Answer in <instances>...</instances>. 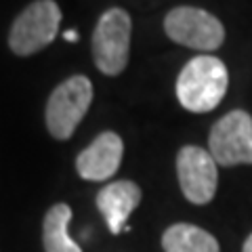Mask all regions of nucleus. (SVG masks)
Instances as JSON below:
<instances>
[{"instance_id":"nucleus-1","label":"nucleus","mask_w":252,"mask_h":252,"mask_svg":"<svg viewBox=\"0 0 252 252\" xmlns=\"http://www.w3.org/2000/svg\"><path fill=\"white\" fill-rule=\"evenodd\" d=\"M229 84L225 63L212 55L193 57L177 78V99L187 112L206 114L223 101Z\"/></svg>"},{"instance_id":"nucleus-2","label":"nucleus","mask_w":252,"mask_h":252,"mask_svg":"<svg viewBox=\"0 0 252 252\" xmlns=\"http://www.w3.org/2000/svg\"><path fill=\"white\" fill-rule=\"evenodd\" d=\"M130 15L124 9L114 6L99 17L91 40L93 59L99 72L105 76H118L126 69L130 53Z\"/></svg>"},{"instance_id":"nucleus-3","label":"nucleus","mask_w":252,"mask_h":252,"mask_svg":"<svg viewBox=\"0 0 252 252\" xmlns=\"http://www.w3.org/2000/svg\"><path fill=\"white\" fill-rule=\"evenodd\" d=\"M91 103L93 84L89 78L76 74L63 80L46 101V128L49 132L59 141L69 139L89 112Z\"/></svg>"},{"instance_id":"nucleus-4","label":"nucleus","mask_w":252,"mask_h":252,"mask_svg":"<svg viewBox=\"0 0 252 252\" xmlns=\"http://www.w3.org/2000/svg\"><path fill=\"white\" fill-rule=\"evenodd\" d=\"M61 9L55 0H36L28 4L9 32V46L15 55L28 57L49 46L59 34Z\"/></svg>"},{"instance_id":"nucleus-5","label":"nucleus","mask_w":252,"mask_h":252,"mask_svg":"<svg viewBox=\"0 0 252 252\" xmlns=\"http://www.w3.org/2000/svg\"><path fill=\"white\" fill-rule=\"evenodd\" d=\"M164 32L172 42L212 53L225 40V28L215 15L195 6H177L164 19Z\"/></svg>"},{"instance_id":"nucleus-6","label":"nucleus","mask_w":252,"mask_h":252,"mask_svg":"<svg viewBox=\"0 0 252 252\" xmlns=\"http://www.w3.org/2000/svg\"><path fill=\"white\" fill-rule=\"evenodd\" d=\"M210 156L220 166L252 164V118L244 109L225 114L210 128Z\"/></svg>"},{"instance_id":"nucleus-7","label":"nucleus","mask_w":252,"mask_h":252,"mask_svg":"<svg viewBox=\"0 0 252 252\" xmlns=\"http://www.w3.org/2000/svg\"><path fill=\"white\" fill-rule=\"evenodd\" d=\"M179 185L185 198L191 204L204 206L217 193L219 172L217 162L208 149L198 145H185L177 156Z\"/></svg>"},{"instance_id":"nucleus-8","label":"nucleus","mask_w":252,"mask_h":252,"mask_svg":"<svg viewBox=\"0 0 252 252\" xmlns=\"http://www.w3.org/2000/svg\"><path fill=\"white\" fill-rule=\"evenodd\" d=\"M124 143L120 135L105 130L76 158V170L84 181H105L120 168Z\"/></svg>"},{"instance_id":"nucleus-9","label":"nucleus","mask_w":252,"mask_h":252,"mask_svg":"<svg viewBox=\"0 0 252 252\" xmlns=\"http://www.w3.org/2000/svg\"><path fill=\"white\" fill-rule=\"evenodd\" d=\"M139 202L141 187L135 181H114L97 193V208L114 235L124 229L126 220L139 206Z\"/></svg>"},{"instance_id":"nucleus-10","label":"nucleus","mask_w":252,"mask_h":252,"mask_svg":"<svg viewBox=\"0 0 252 252\" xmlns=\"http://www.w3.org/2000/svg\"><path fill=\"white\" fill-rule=\"evenodd\" d=\"M162 248L164 252H220L215 235L189 223L170 225L162 235Z\"/></svg>"},{"instance_id":"nucleus-11","label":"nucleus","mask_w":252,"mask_h":252,"mask_svg":"<svg viewBox=\"0 0 252 252\" xmlns=\"http://www.w3.org/2000/svg\"><path fill=\"white\" fill-rule=\"evenodd\" d=\"M69 220H72V208L67 204H55L49 208L42 223L44 252H82V248L67 233Z\"/></svg>"},{"instance_id":"nucleus-12","label":"nucleus","mask_w":252,"mask_h":252,"mask_svg":"<svg viewBox=\"0 0 252 252\" xmlns=\"http://www.w3.org/2000/svg\"><path fill=\"white\" fill-rule=\"evenodd\" d=\"M63 38H65L67 42H78V38H80V36H78V32H74V30H67L65 34H63Z\"/></svg>"},{"instance_id":"nucleus-13","label":"nucleus","mask_w":252,"mask_h":252,"mask_svg":"<svg viewBox=\"0 0 252 252\" xmlns=\"http://www.w3.org/2000/svg\"><path fill=\"white\" fill-rule=\"evenodd\" d=\"M242 252H252V233L246 238V242H244V246H242Z\"/></svg>"}]
</instances>
